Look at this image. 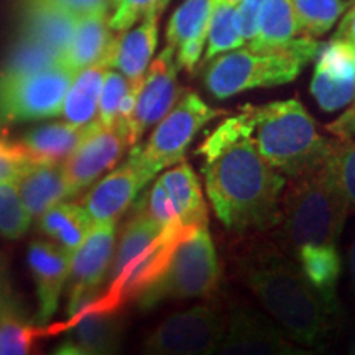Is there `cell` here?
<instances>
[{
	"instance_id": "6da1fadb",
	"label": "cell",
	"mask_w": 355,
	"mask_h": 355,
	"mask_svg": "<svg viewBox=\"0 0 355 355\" xmlns=\"http://www.w3.org/2000/svg\"><path fill=\"white\" fill-rule=\"evenodd\" d=\"M196 153L204 159L207 198L225 229L247 234L278 225L286 178L257 152L248 105L222 121Z\"/></svg>"
},
{
	"instance_id": "7a4b0ae2",
	"label": "cell",
	"mask_w": 355,
	"mask_h": 355,
	"mask_svg": "<svg viewBox=\"0 0 355 355\" xmlns=\"http://www.w3.org/2000/svg\"><path fill=\"white\" fill-rule=\"evenodd\" d=\"M245 286L283 334L298 344L316 347L334 327V304L309 285L295 261L275 248L257 247L239 259Z\"/></svg>"
},
{
	"instance_id": "3957f363",
	"label": "cell",
	"mask_w": 355,
	"mask_h": 355,
	"mask_svg": "<svg viewBox=\"0 0 355 355\" xmlns=\"http://www.w3.org/2000/svg\"><path fill=\"white\" fill-rule=\"evenodd\" d=\"M252 141L260 157L279 175L296 180L314 171L329 157L331 139L324 137L298 99L248 105Z\"/></svg>"
},
{
	"instance_id": "277c9868",
	"label": "cell",
	"mask_w": 355,
	"mask_h": 355,
	"mask_svg": "<svg viewBox=\"0 0 355 355\" xmlns=\"http://www.w3.org/2000/svg\"><path fill=\"white\" fill-rule=\"evenodd\" d=\"M350 207L331 163L291 180L283 193L278 224L293 250L308 245H337Z\"/></svg>"
},
{
	"instance_id": "5b68a950",
	"label": "cell",
	"mask_w": 355,
	"mask_h": 355,
	"mask_svg": "<svg viewBox=\"0 0 355 355\" xmlns=\"http://www.w3.org/2000/svg\"><path fill=\"white\" fill-rule=\"evenodd\" d=\"M314 38L298 37L277 50L237 48L211 60L204 71V86L216 99L229 97L260 87L283 86L295 81L301 71L318 55Z\"/></svg>"
},
{
	"instance_id": "8992f818",
	"label": "cell",
	"mask_w": 355,
	"mask_h": 355,
	"mask_svg": "<svg viewBox=\"0 0 355 355\" xmlns=\"http://www.w3.org/2000/svg\"><path fill=\"white\" fill-rule=\"evenodd\" d=\"M220 285V263L207 224L196 225L178 243L165 272L140 296L144 311L166 301L211 298Z\"/></svg>"
},
{
	"instance_id": "52a82bcc",
	"label": "cell",
	"mask_w": 355,
	"mask_h": 355,
	"mask_svg": "<svg viewBox=\"0 0 355 355\" xmlns=\"http://www.w3.org/2000/svg\"><path fill=\"white\" fill-rule=\"evenodd\" d=\"M225 110L212 109L193 91H183L144 146L133 145L132 152L152 175L183 162L186 150L211 121L224 115Z\"/></svg>"
},
{
	"instance_id": "ba28073f",
	"label": "cell",
	"mask_w": 355,
	"mask_h": 355,
	"mask_svg": "<svg viewBox=\"0 0 355 355\" xmlns=\"http://www.w3.org/2000/svg\"><path fill=\"white\" fill-rule=\"evenodd\" d=\"M225 326L227 318L212 304L176 311L150 331L141 355H212Z\"/></svg>"
},
{
	"instance_id": "9c48e42d",
	"label": "cell",
	"mask_w": 355,
	"mask_h": 355,
	"mask_svg": "<svg viewBox=\"0 0 355 355\" xmlns=\"http://www.w3.org/2000/svg\"><path fill=\"white\" fill-rule=\"evenodd\" d=\"M74 73L60 63L26 76H0V121L26 122L56 117L63 110Z\"/></svg>"
},
{
	"instance_id": "30bf717a",
	"label": "cell",
	"mask_w": 355,
	"mask_h": 355,
	"mask_svg": "<svg viewBox=\"0 0 355 355\" xmlns=\"http://www.w3.org/2000/svg\"><path fill=\"white\" fill-rule=\"evenodd\" d=\"M128 146V128L122 122L114 127H104L97 121L89 123L81 141L63 163L73 196H78L105 171L112 170Z\"/></svg>"
},
{
	"instance_id": "8fae6325",
	"label": "cell",
	"mask_w": 355,
	"mask_h": 355,
	"mask_svg": "<svg viewBox=\"0 0 355 355\" xmlns=\"http://www.w3.org/2000/svg\"><path fill=\"white\" fill-rule=\"evenodd\" d=\"M178 71L180 68L176 64L175 50L166 44L144 76L135 112L128 125L130 146L137 145L146 128L162 121L183 94V89L178 83Z\"/></svg>"
},
{
	"instance_id": "7c38bea8",
	"label": "cell",
	"mask_w": 355,
	"mask_h": 355,
	"mask_svg": "<svg viewBox=\"0 0 355 355\" xmlns=\"http://www.w3.org/2000/svg\"><path fill=\"white\" fill-rule=\"evenodd\" d=\"M153 175L146 170L135 153L130 152L127 162L102 178L94 188L84 196L81 206L92 222H107L125 214L128 207L137 201L140 191L145 188Z\"/></svg>"
},
{
	"instance_id": "4fadbf2b",
	"label": "cell",
	"mask_w": 355,
	"mask_h": 355,
	"mask_svg": "<svg viewBox=\"0 0 355 355\" xmlns=\"http://www.w3.org/2000/svg\"><path fill=\"white\" fill-rule=\"evenodd\" d=\"M311 94L324 112H336L355 99V51L339 40L321 44Z\"/></svg>"
},
{
	"instance_id": "5bb4252c",
	"label": "cell",
	"mask_w": 355,
	"mask_h": 355,
	"mask_svg": "<svg viewBox=\"0 0 355 355\" xmlns=\"http://www.w3.org/2000/svg\"><path fill=\"white\" fill-rule=\"evenodd\" d=\"M115 224L114 220L92 224L81 245L71 254L69 301L99 293L114 260Z\"/></svg>"
},
{
	"instance_id": "9a60e30c",
	"label": "cell",
	"mask_w": 355,
	"mask_h": 355,
	"mask_svg": "<svg viewBox=\"0 0 355 355\" xmlns=\"http://www.w3.org/2000/svg\"><path fill=\"white\" fill-rule=\"evenodd\" d=\"M288 344L275 321L259 311L239 306L230 313L220 344L212 355H277Z\"/></svg>"
},
{
	"instance_id": "2e32d148",
	"label": "cell",
	"mask_w": 355,
	"mask_h": 355,
	"mask_svg": "<svg viewBox=\"0 0 355 355\" xmlns=\"http://www.w3.org/2000/svg\"><path fill=\"white\" fill-rule=\"evenodd\" d=\"M78 345L92 355H115L122 339V309L102 300L101 293L73 313L66 324Z\"/></svg>"
},
{
	"instance_id": "e0dca14e",
	"label": "cell",
	"mask_w": 355,
	"mask_h": 355,
	"mask_svg": "<svg viewBox=\"0 0 355 355\" xmlns=\"http://www.w3.org/2000/svg\"><path fill=\"white\" fill-rule=\"evenodd\" d=\"M71 254L58 243L35 241L28 248V265L38 300V322H48L55 316L64 285L69 277Z\"/></svg>"
},
{
	"instance_id": "ac0fdd59",
	"label": "cell",
	"mask_w": 355,
	"mask_h": 355,
	"mask_svg": "<svg viewBox=\"0 0 355 355\" xmlns=\"http://www.w3.org/2000/svg\"><path fill=\"white\" fill-rule=\"evenodd\" d=\"M21 35L42 43L63 60L68 51L78 17L42 0H21Z\"/></svg>"
},
{
	"instance_id": "d6986e66",
	"label": "cell",
	"mask_w": 355,
	"mask_h": 355,
	"mask_svg": "<svg viewBox=\"0 0 355 355\" xmlns=\"http://www.w3.org/2000/svg\"><path fill=\"white\" fill-rule=\"evenodd\" d=\"M159 15L146 17L133 28L115 35L107 68H117L128 81H141L158 44Z\"/></svg>"
},
{
	"instance_id": "ffe728a7",
	"label": "cell",
	"mask_w": 355,
	"mask_h": 355,
	"mask_svg": "<svg viewBox=\"0 0 355 355\" xmlns=\"http://www.w3.org/2000/svg\"><path fill=\"white\" fill-rule=\"evenodd\" d=\"M114 33L107 13L81 17L61 63L74 73L94 64L107 66L109 53L115 40Z\"/></svg>"
},
{
	"instance_id": "44dd1931",
	"label": "cell",
	"mask_w": 355,
	"mask_h": 355,
	"mask_svg": "<svg viewBox=\"0 0 355 355\" xmlns=\"http://www.w3.org/2000/svg\"><path fill=\"white\" fill-rule=\"evenodd\" d=\"M17 186L21 202L32 219L43 216L56 204L74 198L63 165H30L17 180Z\"/></svg>"
},
{
	"instance_id": "7402d4cb",
	"label": "cell",
	"mask_w": 355,
	"mask_h": 355,
	"mask_svg": "<svg viewBox=\"0 0 355 355\" xmlns=\"http://www.w3.org/2000/svg\"><path fill=\"white\" fill-rule=\"evenodd\" d=\"M86 127L69 122L46 123L26 133L19 145L32 165H61L81 141Z\"/></svg>"
},
{
	"instance_id": "603a6c76",
	"label": "cell",
	"mask_w": 355,
	"mask_h": 355,
	"mask_svg": "<svg viewBox=\"0 0 355 355\" xmlns=\"http://www.w3.org/2000/svg\"><path fill=\"white\" fill-rule=\"evenodd\" d=\"M159 181L165 186L168 198L184 225L207 224L209 212L204 201L201 183L189 163L183 159L173 165L171 170L159 178Z\"/></svg>"
},
{
	"instance_id": "cb8c5ba5",
	"label": "cell",
	"mask_w": 355,
	"mask_h": 355,
	"mask_svg": "<svg viewBox=\"0 0 355 355\" xmlns=\"http://www.w3.org/2000/svg\"><path fill=\"white\" fill-rule=\"evenodd\" d=\"M162 232V225L148 216V212L145 211L144 204L139 199L135 211H133L130 219L125 222L121 232L117 252L114 254L112 265L109 270L110 279L119 277L133 260L139 259L145 250H148L157 242Z\"/></svg>"
},
{
	"instance_id": "d4e9b609",
	"label": "cell",
	"mask_w": 355,
	"mask_h": 355,
	"mask_svg": "<svg viewBox=\"0 0 355 355\" xmlns=\"http://www.w3.org/2000/svg\"><path fill=\"white\" fill-rule=\"evenodd\" d=\"M92 224L86 209L76 202L63 201L38 217L40 230L69 254L81 245Z\"/></svg>"
},
{
	"instance_id": "484cf974",
	"label": "cell",
	"mask_w": 355,
	"mask_h": 355,
	"mask_svg": "<svg viewBox=\"0 0 355 355\" xmlns=\"http://www.w3.org/2000/svg\"><path fill=\"white\" fill-rule=\"evenodd\" d=\"M298 37H301L300 25L291 0H265L259 30L248 48L260 51L277 50Z\"/></svg>"
},
{
	"instance_id": "4316f807",
	"label": "cell",
	"mask_w": 355,
	"mask_h": 355,
	"mask_svg": "<svg viewBox=\"0 0 355 355\" xmlns=\"http://www.w3.org/2000/svg\"><path fill=\"white\" fill-rule=\"evenodd\" d=\"M107 69V66L104 64H94L76 73L64 97L63 110H61L69 123L86 127L94 122L97 107H99L102 81Z\"/></svg>"
},
{
	"instance_id": "83f0119b",
	"label": "cell",
	"mask_w": 355,
	"mask_h": 355,
	"mask_svg": "<svg viewBox=\"0 0 355 355\" xmlns=\"http://www.w3.org/2000/svg\"><path fill=\"white\" fill-rule=\"evenodd\" d=\"M295 255L309 285L334 304L336 288L343 272V259L337 245H308L296 250Z\"/></svg>"
},
{
	"instance_id": "f1b7e54d",
	"label": "cell",
	"mask_w": 355,
	"mask_h": 355,
	"mask_svg": "<svg viewBox=\"0 0 355 355\" xmlns=\"http://www.w3.org/2000/svg\"><path fill=\"white\" fill-rule=\"evenodd\" d=\"M216 0H184L176 8L166 28V44L173 50L196 37H207V26Z\"/></svg>"
},
{
	"instance_id": "f546056e",
	"label": "cell",
	"mask_w": 355,
	"mask_h": 355,
	"mask_svg": "<svg viewBox=\"0 0 355 355\" xmlns=\"http://www.w3.org/2000/svg\"><path fill=\"white\" fill-rule=\"evenodd\" d=\"M60 63V58L48 50L46 46L21 35L10 55L7 56L6 63L0 68V76H26V74H35L40 73V71L50 69Z\"/></svg>"
},
{
	"instance_id": "4dcf8cb0",
	"label": "cell",
	"mask_w": 355,
	"mask_h": 355,
	"mask_svg": "<svg viewBox=\"0 0 355 355\" xmlns=\"http://www.w3.org/2000/svg\"><path fill=\"white\" fill-rule=\"evenodd\" d=\"M301 37L318 38L327 33L347 8L344 0H291Z\"/></svg>"
},
{
	"instance_id": "1f68e13d",
	"label": "cell",
	"mask_w": 355,
	"mask_h": 355,
	"mask_svg": "<svg viewBox=\"0 0 355 355\" xmlns=\"http://www.w3.org/2000/svg\"><path fill=\"white\" fill-rule=\"evenodd\" d=\"M235 6L224 2V0H216L214 8H212L209 26H207L206 37V51H204V60L211 61L224 53L237 50L243 44V40L237 33L234 21Z\"/></svg>"
},
{
	"instance_id": "d6a6232c",
	"label": "cell",
	"mask_w": 355,
	"mask_h": 355,
	"mask_svg": "<svg viewBox=\"0 0 355 355\" xmlns=\"http://www.w3.org/2000/svg\"><path fill=\"white\" fill-rule=\"evenodd\" d=\"M42 332L21 319L15 303L0 309V355H30Z\"/></svg>"
},
{
	"instance_id": "836d02e7",
	"label": "cell",
	"mask_w": 355,
	"mask_h": 355,
	"mask_svg": "<svg viewBox=\"0 0 355 355\" xmlns=\"http://www.w3.org/2000/svg\"><path fill=\"white\" fill-rule=\"evenodd\" d=\"M32 224V216L25 209L17 181H0V234L8 241L24 237Z\"/></svg>"
},
{
	"instance_id": "e575fe53",
	"label": "cell",
	"mask_w": 355,
	"mask_h": 355,
	"mask_svg": "<svg viewBox=\"0 0 355 355\" xmlns=\"http://www.w3.org/2000/svg\"><path fill=\"white\" fill-rule=\"evenodd\" d=\"M327 162L336 173L349 207L355 211V140L349 137H332Z\"/></svg>"
},
{
	"instance_id": "d590c367",
	"label": "cell",
	"mask_w": 355,
	"mask_h": 355,
	"mask_svg": "<svg viewBox=\"0 0 355 355\" xmlns=\"http://www.w3.org/2000/svg\"><path fill=\"white\" fill-rule=\"evenodd\" d=\"M171 0H119L109 19L110 28L115 33L132 28L137 21L152 15H162Z\"/></svg>"
},
{
	"instance_id": "8d00e7d4",
	"label": "cell",
	"mask_w": 355,
	"mask_h": 355,
	"mask_svg": "<svg viewBox=\"0 0 355 355\" xmlns=\"http://www.w3.org/2000/svg\"><path fill=\"white\" fill-rule=\"evenodd\" d=\"M130 81L121 73L105 71L104 81L99 96V107H97V122L104 127H114L119 119V105L122 97L125 96Z\"/></svg>"
},
{
	"instance_id": "74e56055",
	"label": "cell",
	"mask_w": 355,
	"mask_h": 355,
	"mask_svg": "<svg viewBox=\"0 0 355 355\" xmlns=\"http://www.w3.org/2000/svg\"><path fill=\"white\" fill-rule=\"evenodd\" d=\"M140 201L144 204L145 211L148 212V216L157 220L163 229L184 225L183 222L180 220V217H178L175 207H173L170 198H168L165 186L162 184L159 180L152 186V189H150L148 193H145L144 196H141Z\"/></svg>"
},
{
	"instance_id": "f35d334b",
	"label": "cell",
	"mask_w": 355,
	"mask_h": 355,
	"mask_svg": "<svg viewBox=\"0 0 355 355\" xmlns=\"http://www.w3.org/2000/svg\"><path fill=\"white\" fill-rule=\"evenodd\" d=\"M32 163L19 141H10L0 135V181H17Z\"/></svg>"
},
{
	"instance_id": "ab89813d",
	"label": "cell",
	"mask_w": 355,
	"mask_h": 355,
	"mask_svg": "<svg viewBox=\"0 0 355 355\" xmlns=\"http://www.w3.org/2000/svg\"><path fill=\"white\" fill-rule=\"evenodd\" d=\"M263 3L265 0H242L235 6V28H237V33L241 35L243 43H250L255 38Z\"/></svg>"
},
{
	"instance_id": "60d3db41",
	"label": "cell",
	"mask_w": 355,
	"mask_h": 355,
	"mask_svg": "<svg viewBox=\"0 0 355 355\" xmlns=\"http://www.w3.org/2000/svg\"><path fill=\"white\" fill-rule=\"evenodd\" d=\"M58 8L73 13L78 19L87 15H101L110 12L114 8V0H42Z\"/></svg>"
},
{
	"instance_id": "b9f144b4",
	"label": "cell",
	"mask_w": 355,
	"mask_h": 355,
	"mask_svg": "<svg viewBox=\"0 0 355 355\" xmlns=\"http://www.w3.org/2000/svg\"><path fill=\"white\" fill-rule=\"evenodd\" d=\"M204 44H206V37H196L184 42L180 48H176L175 58L178 68L189 71V73L196 69L204 53Z\"/></svg>"
},
{
	"instance_id": "7bdbcfd3",
	"label": "cell",
	"mask_w": 355,
	"mask_h": 355,
	"mask_svg": "<svg viewBox=\"0 0 355 355\" xmlns=\"http://www.w3.org/2000/svg\"><path fill=\"white\" fill-rule=\"evenodd\" d=\"M326 128L332 137H349V139H354L355 137V99L350 102V107L345 110L339 119H336L334 122L329 123Z\"/></svg>"
},
{
	"instance_id": "ee69618b",
	"label": "cell",
	"mask_w": 355,
	"mask_h": 355,
	"mask_svg": "<svg viewBox=\"0 0 355 355\" xmlns=\"http://www.w3.org/2000/svg\"><path fill=\"white\" fill-rule=\"evenodd\" d=\"M332 38L345 43L350 50L355 51V6L345 13Z\"/></svg>"
},
{
	"instance_id": "f6af8a7d",
	"label": "cell",
	"mask_w": 355,
	"mask_h": 355,
	"mask_svg": "<svg viewBox=\"0 0 355 355\" xmlns=\"http://www.w3.org/2000/svg\"><path fill=\"white\" fill-rule=\"evenodd\" d=\"M53 355H92V354H89L86 349L81 347V345L68 343V344L61 345V347L58 349Z\"/></svg>"
},
{
	"instance_id": "bcb514c9",
	"label": "cell",
	"mask_w": 355,
	"mask_h": 355,
	"mask_svg": "<svg viewBox=\"0 0 355 355\" xmlns=\"http://www.w3.org/2000/svg\"><path fill=\"white\" fill-rule=\"evenodd\" d=\"M277 355H321L318 350H311V349H303V347H296V345L288 344L285 349L279 350Z\"/></svg>"
},
{
	"instance_id": "7dc6e473",
	"label": "cell",
	"mask_w": 355,
	"mask_h": 355,
	"mask_svg": "<svg viewBox=\"0 0 355 355\" xmlns=\"http://www.w3.org/2000/svg\"><path fill=\"white\" fill-rule=\"evenodd\" d=\"M12 303H15V301H13L12 291L8 290L7 283L3 282L2 278H0V309H3V308H6V306L12 304Z\"/></svg>"
},
{
	"instance_id": "c3c4849f",
	"label": "cell",
	"mask_w": 355,
	"mask_h": 355,
	"mask_svg": "<svg viewBox=\"0 0 355 355\" xmlns=\"http://www.w3.org/2000/svg\"><path fill=\"white\" fill-rule=\"evenodd\" d=\"M349 272H350V279H352V286L355 290V234L352 239V243L349 247Z\"/></svg>"
},
{
	"instance_id": "681fc988",
	"label": "cell",
	"mask_w": 355,
	"mask_h": 355,
	"mask_svg": "<svg viewBox=\"0 0 355 355\" xmlns=\"http://www.w3.org/2000/svg\"><path fill=\"white\" fill-rule=\"evenodd\" d=\"M349 355H355V336H354V339H352V344H350Z\"/></svg>"
},
{
	"instance_id": "f907efd6",
	"label": "cell",
	"mask_w": 355,
	"mask_h": 355,
	"mask_svg": "<svg viewBox=\"0 0 355 355\" xmlns=\"http://www.w3.org/2000/svg\"><path fill=\"white\" fill-rule=\"evenodd\" d=\"M224 2L232 3V6H237V3H239V2H242V0H224Z\"/></svg>"
},
{
	"instance_id": "816d5d0a",
	"label": "cell",
	"mask_w": 355,
	"mask_h": 355,
	"mask_svg": "<svg viewBox=\"0 0 355 355\" xmlns=\"http://www.w3.org/2000/svg\"><path fill=\"white\" fill-rule=\"evenodd\" d=\"M119 3V0H114V8H115V6H117Z\"/></svg>"
},
{
	"instance_id": "f5cc1de1",
	"label": "cell",
	"mask_w": 355,
	"mask_h": 355,
	"mask_svg": "<svg viewBox=\"0 0 355 355\" xmlns=\"http://www.w3.org/2000/svg\"><path fill=\"white\" fill-rule=\"evenodd\" d=\"M350 2H355V0H350Z\"/></svg>"
}]
</instances>
